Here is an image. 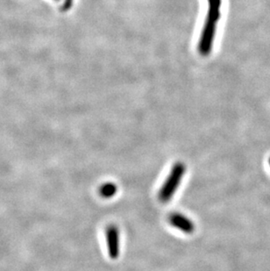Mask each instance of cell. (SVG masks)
<instances>
[{
  "instance_id": "1",
  "label": "cell",
  "mask_w": 270,
  "mask_h": 271,
  "mask_svg": "<svg viewBox=\"0 0 270 271\" xmlns=\"http://www.w3.org/2000/svg\"><path fill=\"white\" fill-rule=\"evenodd\" d=\"M208 11L201 36L199 38L198 50L201 56H207L214 48V39L217 32L218 23L220 20L222 0H207Z\"/></svg>"
},
{
  "instance_id": "2",
  "label": "cell",
  "mask_w": 270,
  "mask_h": 271,
  "mask_svg": "<svg viewBox=\"0 0 270 271\" xmlns=\"http://www.w3.org/2000/svg\"><path fill=\"white\" fill-rule=\"evenodd\" d=\"M185 172L186 166L182 162H176L171 168L170 174L159 192V200L162 203H167L173 198L181 184Z\"/></svg>"
},
{
  "instance_id": "3",
  "label": "cell",
  "mask_w": 270,
  "mask_h": 271,
  "mask_svg": "<svg viewBox=\"0 0 270 271\" xmlns=\"http://www.w3.org/2000/svg\"><path fill=\"white\" fill-rule=\"evenodd\" d=\"M108 254L110 259L116 260L120 256V231L116 226L110 225L106 230Z\"/></svg>"
},
{
  "instance_id": "4",
  "label": "cell",
  "mask_w": 270,
  "mask_h": 271,
  "mask_svg": "<svg viewBox=\"0 0 270 271\" xmlns=\"http://www.w3.org/2000/svg\"><path fill=\"white\" fill-rule=\"evenodd\" d=\"M170 223L179 231L190 234L195 231V225L190 218L182 214H171Z\"/></svg>"
},
{
  "instance_id": "5",
  "label": "cell",
  "mask_w": 270,
  "mask_h": 271,
  "mask_svg": "<svg viewBox=\"0 0 270 271\" xmlns=\"http://www.w3.org/2000/svg\"><path fill=\"white\" fill-rule=\"evenodd\" d=\"M118 187L114 182H106L100 187V193L104 198H110L116 195Z\"/></svg>"
},
{
  "instance_id": "6",
  "label": "cell",
  "mask_w": 270,
  "mask_h": 271,
  "mask_svg": "<svg viewBox=\"0 0 270 271\" xmlns=\"http://www.w3.org/2000/svg\"><path fill=\"white\" fill-rule=\"evenodd\" d=\"M72 4H73V0H65L64 1V6H62L64 11L70 10L72 8Z\"/></svg>"
}]
</instances>
